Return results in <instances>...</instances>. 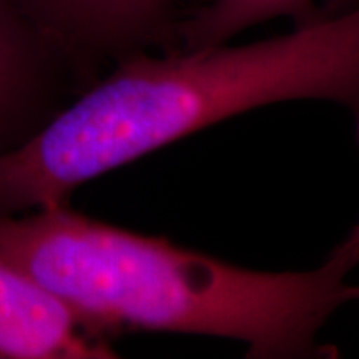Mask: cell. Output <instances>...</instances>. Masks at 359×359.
Masks as SVG:
<instances>
[{"mask_svg":"<svg viewBox=\"0 0 359 359\" xmlns=\"http://www.w3.org/2000/svg\"><path fill=\"white\" fill-rule=\"evenodd\" d=\"M52 291L0 259V358H114Z\"/></svg>","mask_w":359,"mask_h":359,"instance_id":"3","label":"cell"},{"mask_svg":"<svg viewBox=\"0 0 359 359\" xmlns=\"http://www.w3.org/2000/svg\"><path fill=\"white\" fill-rule=\"evenodd\" d=\"M290 100L339 103L359 140V4L240 47L132 53L24 145L0 154V217L64 205L103 173Z\"/></svg>","mask_w":359,"mask_h":359,"instance_id":"1","label":"cell"},{"mask_svg":"<svg viewBox=\"0 0 359 359\" xmlns=\"http://www.w3.org/2000/svg\"><path fill=\"white\" fill-rule=\"evenodd\" d=\"M311 15L313 0H213L190 19L180 20L177 37L183 48L212 47L266 20L294 17L299 24Z\"/></svg>","mask_w":359,"mask_h":359,"instance_id":"5","label":"cell"},{"mask_svg":"<svg viewBox=\"0 0 359 359\" xmlns=\"http://www.w3.org/2000/svg\"><path fill=\"white\" fill-rule=\"evenodd\" d=\"M349 235H351V236L354 238V240H358V241H359V223L356 224V226L353 228V231L349 233Z\"/></svg>","mask_w":359,"mask_h":359,"instance_id":"7","label":"cell"},{"mask_svg":"<svg viewBox=\"0 0 359 359\" xmlns=\"http://www.w3.org/2000/svg\"><path fill=\"white\" fill-rule=\"evenodd\" d=\"M29 79V58L22 34L0 0V122L13 109Z\"/></svg>","mask_w":359,"mask_h":359,"instance_id":"6","label":"cell"},{"mask_svg":"<svg viewBox=\"0 0 359 359\" xmlns=\"http://www.w3.org/2000/svg\"><path fill=\"white\" fill-rule=\"evenodd\" d=\"M0 259L52 291L98 339L133 331L217 336L245 343L258 359L326 356L318 333L359 298L346 281L359 264L349 238L316 269L253 271L65 203L0 217Z\"/></svg>","mask_w":359,"mask_h":359,"instance_id":"2","label":"cell"},{"mask_svg":"<svg viewBox=\"0 0 359 359\" xmlns=\"http://www.w3.org/2000/svg\"><path fill=\"white\" fill-rule=\"evenodd\" d=\"M53 34L92 50L177 42V0H27Z\"/></svg>","mask_w":359,"mask_h":359,"instance_id":"4","label":"cell"}]
</instances>
